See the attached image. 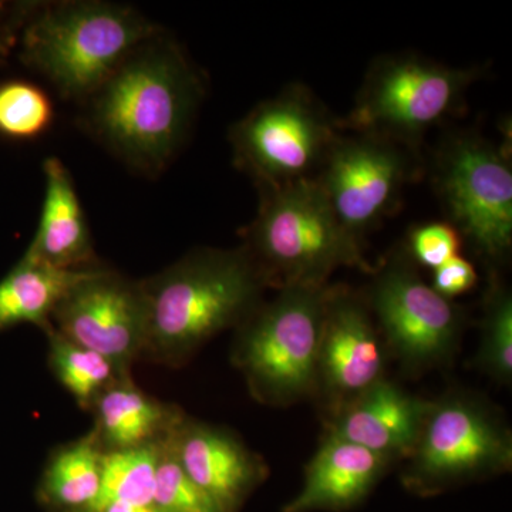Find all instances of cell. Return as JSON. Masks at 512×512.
I'll list each match as a JSON object with an SVG mask.
<instances>
[{
  "mask_svg": "<svg viewBox=\"0 0 512 512\" xmlns=\"http://www.w3.org/2000/svg\"><path fill=\"white\" fill-rule=\"evenodd\" d=\"M338 130L339 121L305 87H288L232 128L235 163L262 191L313 178Z\"/></svg>",
  "mask_w": 512,
  "mask_h": 512,
  "instance_id": "9",
  "label": "cell"
},
{
  "mask_svg": "<svg viewBox=\"0 0 512 512\" xmlns=\"http://www.w3.org/2000/svg\"><path fill=\"white\" fill-rule=\"evenodd\" d=\"M90 412L94 416L92 431L103 453L157 443L185 416L174 404L160 402L141 390L131 376L111 383Z\"/></svg>",
  "mask_w": 512,
  "mask_h": 512,
  "instance_id": "18",
  "label": "cell"
},
{
  "mask_svg": "<svg viewBox=\"0 0 512 512\" xmlns=\"http://www.w3.org/2000/svg\"><path fill=\"white\" fill-rule=\"evenodd\" d=\"M45 332L49 340L47 363L50 370L83 410L92 409L97 397L111 383L127 377L121 375L106 357L64 338L52 326Z\"/></svg>",
  "mask_w": 512,
  "mask_h": 512,
  "instance_id": "22",
  "label": "cell"
},
{
  "mask_svg": "<svg viewBox=\"0 0 512 512\" xmlns=\"http://www.w3.org/2000/svg\"><path fill=\"white\" fill-rule=\"evenodd\" d=\"M478 369L495 382L510 386L512 379V299L510 289L491 278L484 302Z\"/></svg>",
  "mask_w": 512,
  "mask_h": 512,
  "instance_id": "23",
  "label": "cell"
},
{
  "mask_svg": "<svg viewBox=\"0 0 512 512\" xmlns=\"http://www.w3.org/2000/svg\"><path fill=\"white\" fill-rule=\"evenodd\" d=\"M87 271H64L23 255L0 281V330L20 323L49 328L57 303Z\"/></svg>",
  "mask_w": 512,
  "mask_h": 512,
  "instance_id": "19",
  "label": "cell"
},
{
  "mask_svg": "<svg viewBox=\"0 0 512 512\" xmlns=\"http://www.w3.org/2000/svg\"><path fill=\"white\" fill-rule=\"evenodd\" d=\"M147 342L143 359L184 366L208 342L238 328L269 288L247 249L202 248L143 279Z\"/></svg>",
  "mask_w": 512,
  "mask_h": 512,
  "instance_id": "1",
  "label": "cell"
},
{
  "mask_svg": "<svg viewBox=\"0 0 512 512\" xmlns=\"http://www.w3.org/2000/svg\"><path fill=\"white\" fill-rule=\"evenodd\" d=\"M463 237L454 225L447 222H433L414 229L410 234L409 255L413 261L437 269L441 265L460 255Z\"/></svg>",
  "mask_w": 512,
  "mask_h": 512,
  "instance_id": "26",
  "label": "cell"
},
{
  "mask_svg": "<svg viewBox=\"0 0 512 512\" xmlns=\"http://www.w3.org/2000/svg\"><path fill=\"white\" fill-rule=\"evenodd\" d=\"M13 40L10 25H0V57L9 50L10 42Z\"/></svg>",
  "mask_w": 512,
  "mask_h": 512,
  "instance_id": "29",
  "label": "cell"
},
{
  "mask_svg": "<svg viewBox=\"0 0 512 512\" xmlns=\"http://www.w3.org/2000/svg\"><path fill=\"white\" fill-rule=\"evenodd\" d=\"M103 454L93 431L57 447L40 478V498L56 510L86 511L99 495Z\"/></svg>",
  "mask_w": 512,
  "mask_h": 512,
  "instance_id": "20",
  "label": "cell"
},
{
  "mask_svg": "<svg viewBox=\"0 0 512 512\" xmlns=\"http://www.w3.org/2000/svg\"><path fill=\"white\" fill-rule=\"evenodd\" d=\"M160 444L104 453L99 495L84 512H100L111 503L153 505Z\"/></svg>",
  "mask_w": 512,
  "mask_h": 512,
  "instance_id": "21",
  "label": "cell"
},
{
  "mask_svg": "<svg viewBox=\"0 0 512 512\" xmlns=\"http://www.w3.org/2000/svg\"><path fill=\"white\" fill-rule=\"evenodd\" d=\"M478 275L476 268L461 255L434 269L433 284L431 288L446 299H453L463 295L477 285Z\"/></svg>",
  "mask_w": 512,
  "mask_h": 512,
  "instance_id": "27",
  "label": "cell"
},
{
  "mask_svg": "<svg viewBox=\"0 0 512 512\" xmlns=\"http://www.w3.org/2000/svg\"><path fill=\"white\" fill-rule=\"evenodd\" d=\"M53 106L47 94L33 83H0V134L15 140L39 137L49 128Z\"/></svg>",
  "mask_w": 512,
  "mask_h": 512,
  "instance_id": "24",
  "label": "cell"
},
{
  "mask_svg": "<svg viewBox=\"0 0 512 512\" xmlns=\"http://www.w3.org/2000/svg\"><path fill=\"white\" fill-rule=\"evenodd\" d=\"M387 352L366 299L332 286L320 338L316 393L326 419L384 379Z\"/></svg>",
  "mask_w": 512,
  "mask_h": 512,
  "instance_id": "13",
  "label": "cell"
},
{
  "mask_svg": "<svg viewBox=\"0 0 512 512\" xmlns=\"http://www.w3.org/2000/svg\"><path fill=\"white\" fill-rule=\"evenodd\" d=\"M436 178L451 225L487 261L503 262L512 245V171L505 150L476 134L453 137L437 157Z\"/></svg>",
  "mask_w": 512,
  "mask_h": 512,
  "instance_id": "10",
  "label": "cell"
},
{
  "mask_svg": "<svg viewBox=\"0 0 512 512\" xmlns=\"http://www.w3.org/2000/svg\"><path fill=\"white\" fill-rule=\"evenodd\" d=\"M372 274L366 302L387 355L412 377L448 365L463 335L461 309L421 279L409 252L389 256Z\"/></svg>",
  "mask_w": 512,
  "mask_h": 512,
  "instance_id": "8",
  "label": "cell"
},
{
  "mask_svg": "<svg viewBox=\"0 0 512 512\" xmlns=\"http://www.w3.org/2000/svg\"><path fill=\"white\" fill-rule=\"evenodd\" d=\"M171 433L160 444L154 507L160 512H224L185 474L175 456Z\"/></svg>",
  "mask_w": 512,
  "mask_h": 512,
  "instance_id": "25",
  "label": "cell"
},
{
  "mask_svg": "<svg viewBox=\"0 0 512 512\" xmlns=\"http://www.w3.org/2000/svg\"><path fill=\"white\" fill-rule=\"evenodd\" d=\"M478 74L416 56L384 57L373 64L352 113L339 127L414 147L456 109Z\"/></svg>",
  "mask_w": 512,
  "mask_h": 512,
  "instance_id": "7",
  "label": "cell"
},
{
  "mask_svg": "<svg viewBox=\"0 0 512 512\" xmlns=\"http://www.w3.org/2000/svg\"><path fill=\"white\" fill-rule=\"evenodd\" d=\"M330 289L285 286L238 326L231 360L256 402L285 407L315 397Z\"/></svg>",
  "mask_w": 512,
  "mask_h": 512,
  "instance_id": "5",
  "label": "cell"
},
{
  "mask_svg": "<svg viewBox=\"0 0 512 512\" xmlns=\"http://www.w3.org/2000/svg\"><path fill=\"white\" fill-rule=\"evenodd\" d=\"M412 177L403 146L375 136L339 137L315 180L340 224L362 239L399 200Z\"/></svg>",
  "mask_w": 512,
  "mask_h": 512,
  "instance_id": "12",
  "label": "cell"
},
{
  "mask_svg": "<svg viewBox=\"0 0 512 512\" xmlns=\"http://www.w3.org/2000/svg\"><path fill=\"white\" fill-rule=\"evenodd\" d=\"M171 443L185 474L224 512H237L268 477L264 458L224 427L184 416Z\"/></svg>",
  "mask_w": 512,
  "mask_h": 512,
  "instance_id": "14",
  "label": "cell"
},
{
  "mask_svg": "<svg viewBox=\"0 0 512 512\" xmlns=\"http://www.w3.org/2000/svg\"><path fill=\"white\" fill-rule=\"evenodd\" d=\"M100 512H160L154 505H134L126 503H111Z\"/></svg>",
  "mask_w": 512,
  "mask_h": 512,
  "instance_id": "28",
  "label": "cell"
},
{
  "mask_svg": "<svg viewBox=\"0 0 512 512\" xmlns=\"http://www.w3.org/2000/svg\"><path fill=\"white\" fill-rule=\"evenodd\" d=\"M403 463L404 485L420 494L497 476L511 470V431L483 397L454 390L429 400L419 439Z\"/></svg>",
  "mask_w": 512,
  "mask_h": 512,
  "instance_id": "6",
  "label": "cell"
},
{
  "mask_svg": "<svg viewBox=\"0 0 512 512\" xmlns=\"http://www.w3.org/2000/svg\"><path fill=\"white\" fill-rule=\"evenodd\" d=\"M50 326L64 338L106 357L121 375L128 376L146 349L143 285L113 269H89L57 303Z\"/></svg>",
  "mask_w": 512,
  "mask_h": 512,
  "instance_id": "11",
  "label": "cell"
},
{
  "mask_svg": "<svg viewBox=\"0 0 512 512\" xmlns=\"http://www.w3.org/2000/svg\"><path fill=\"white\" fill-rule=\"evenodd\" d=\"M244 237L242 247L269 288L326 285L342 266L375 271L363 255L362 241L340 224L315 177L265 190Z\"/></svg>",
  "mask_w": 512,
  "mask_h": 512,
  "instance_id": "3",
  "label": "cell"
},
{
  "mask_svg": "<svg viewBox=\"0 0 512 512\" xmlns=\"http://www.w3.org/2000/svg\"><path fill=\"white\" fill-rule=\"evenodd\" d=\"M393 464L390 458L325 434L305 468L302 490L285 505L284 512L349 510Z\"/></svg>",
  "mask_w": 512,
  "mask_h": 512,
  "instance_id": "16",
  "label": "cell"
},
{
  "mask_svg": "<svg viewBox=\"0 0 512 512\" xmlns=\"http://www.w3.org/2000/svg\"><path fill=\"white\" fill-rule=\"evenodd\" d=\"M429 400L386 377L325 420L326 436L350 441L393 463L406 461L419 439Z\"/></svg>",
  "mask_w": 512,
  "mask_h": 512,
  "instance_id": "15",
  "label": "cell"
},
{
  "mask_svg": "<svg viewBox=\"0 0 512 512\" xmlns=\"http://www.w3.org/2000/svg\"><path fill=\"white\" fill-rule=\"evenodd\" d=\"M156 37L131 52L90 96L94 131L128 163L150 171L180 146L202 92L183 53Z\"/></svg>",
  "mask_w": 512,
  "mask_h": 512,
  "instance_id": "2",
  "label": "cell"
},
{
  "mask_svg": "<svg viewBox=\"0 0 512 512\" xmlns=\"http://www.w3.org/2000/svg\"><path fill=\"white\" fill-rule=\"evenodd\" d=\"M160 32L127 6L66 2L33 12L23 59L70 99H87L138 46Z\"/></svg>",
  "mask_w": 512,
  "mask_h": 512,
  "instance_id": "4",
  "label": "cell"
},
{
  "mask_svg": "<svg viewBox=\"0 0 512 512\" xmlns=\"http://www.w3.org/2000/svg\"><path fill=\"white\" fill-rule=\"evenodd\" d=\"M43 171L46 192L42 217L26 254L64 271H82L99 266L69 171L55 157L47 158Z\"/></svg>",
  "mask_w": 512,
  "mask_h": 512,
  "instance_id": "17",
  "label": "cell"
}]
</instances>
